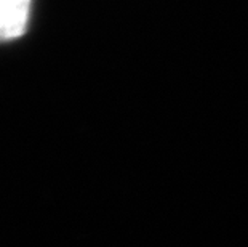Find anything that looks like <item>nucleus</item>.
Here are the masks:
<instances>
[{
	"instance_id": "f257e3e1",
	"label": "nucleus",
	"mask_w": 248,
	"mask_h": 247,
	"mask_svg": "<svg viewBox=\"0 0 248 247\" xmlns=\"http://www.w3.org/2000/svg\"><path fill=\"white\" fill-rule=\"evenodd\" d=\"M32 0H0V42L21 37L28 29Z\"/></svg>"
}]
</instances>
